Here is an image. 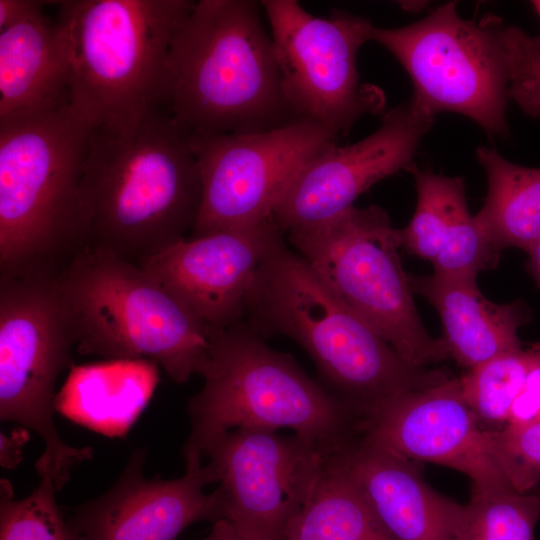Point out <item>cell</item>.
<instances>
[{
    "label": "cell",
    "mask_w": 540,
    "mask_h": 540,
    "mask_svg": "<svg viewBox=\"0 0 540 540\" xmlns=\"http://www.w3.org/2000/svg\"><path fill=\"white\" fill-rule=\"evenodd\" d=\"M87 246L138 263L186 238L202 180L187 134L163 109L125 134L94 130L81 179Z\"/></svg>",
    "instance_id": "cell-1"
},
{
    "label": "cell",
    "mask_w": 540,
    "mask_h": 540,
    "mask_svg": "<svg viewBox=\"0 0 540 540\" xmlns=\"http://www.w3.org/2000/svg\"><path fill=\"white\" fill-rule=\"evenodd\" d=\"M162 108L190 136L272 130L299 118L252 0H201L174 31Z\"/></svg>",
    "instance_id": "cell-2"
},
{
    "label": "cell",
    "mask_w": 540,
    "mask_h": 540,
    "mask_svg": "<svg viewBox=\"0 0 540 540\" xmlns=\"http://www.w3.org/2000/svg\"><path fill=\"white\" fill-rule=\"evenodd\" d=\"M93 131L69 95L0 117V276L55 277L87 246L81 179Z\"/></svg>",
    "instance_id": "cell-3"
},
{
    "label": "cell",
    "mask_w": 540,
    "mask_h": 540,
    "mask_svg": "<svg viewBox=\"0 0 540 540\" xmlns=\"http://www.w3.org/2000/svg\"><path fill=\"white\" fill-rule=\"evenodd\" d=\"M244 316L264 339L283 334L298 343L326 389L361 417L386 398L451 378L446 371L406 361L283 240L258 268Z\"/></svg>",
    "instance_id": "cell-4"
},
{
    "label": "cell",
    "mask_w": 540,
    "mask_h": 540,
    "mask_svg": "<svg viewBox=\"0 0 540 540\" xmlns=\"http://www.w3.org/2000/svg\"><path fill=\"white\" fill-rule=\"evenodd\" d=\"M204 384L189 399L191 427L182 448L186 471L235 428H290L324 455L360 434L361 416L315 382L287 353L269 347L246 321L210 334Z\"/></svg>",
    "instance_id": "cell-5"
},
{
    "label": "cell",
    "mask_w": 540,
    "mask_h": 540,
    "mask_svg": "<svg viewBox=\"0 0 540 540\" xmlns=\"http://www.w3.org/2000/svg\"><path fill=\"white\" fill-rule=\"evenodd\" d=\"M190 0L57 2L69 44V100L94 130L125 134L162 108L172 35Z\"/></svg>",
    "instance_id": "cell-6"
},
{
    "label": "cell",
    "mask_w": 540,
    "mask_h": 540,
    "mask_svg": "<svg viewBox=\"0 0 540 540\" xmlns=\"http://www.w3.org/2000/svg\"><path fill=\"white\" fill-rule=\"evenodd\" d=\"M79 353L144 360L176 383L201 375L210 332L137 263L86 246L54 277Z\"/></svg>",
    "instance_id": "cell-7"
},
{
    "label": "cell",
    "mask_w": 540,
    "mask_h": 540,
    "mask_svg": "<svg viewBox=\"0 0 540 540\" xmlns=\"http://www.w3.org/2000/svg\"><path fill=\"white\" fill-rule=\"evenodd\" d=\"M289 242L335 293L406 361L428 367L447 358L425 329L402 266L400 232L379 206H352L288 231Z\"/></svg>",
    "instance_id": "cell-8"
},
{
    "label": "cell",
    "mask_w": 540,
    "mask_h": 540,
    "mask_svg": "<svg viewBox=\"0 0 540 540\" xmlns=\"http://www.w3.org/2000/svg\"><path fill=\"white\" fill-rule=\"evenodd\" d=\"M74 347L54 277L0 276V418L39 434L45 449L35 469L57 491L75 465L93 456L91 447L67 445L53 419L56 382L71 366Z\"/></svg>",
    "instance_id": "cell-9"
},
{
    "label": "cell",
    "mask_w": 540,
    "mask_h": 540,
    "mask_svg": "<svg viewBox=\"0 0 540 540\" xmlns=\"http://www.w3.org/2000/svg\"><path fill=\"white\" fill-rule=\"evenodd\" d=\"M448 2L423 19L399 28L372 25L369 41L384 46L413 84L411 100L428 114L464 115L490 137L508 132V78L490 29L463 19Z\"/></svg>",
    "instance_id": "cell-10"
},
{
    "label": "cell",
    "mask_w": 540,
    "mask_h": 540,
    "mask_svg": "<svg viewBox=\"0 0 540 540\" xmlns=\"http://www.w3.org/2000/svg\"><path fill=\"white\" fill-rule=\"evenodd\" d=\"M338 136L307 117L263 132L191 136L202 199L190 237L272 218L300 170Z\"/></svg>",
    "instance_id": "cell-11"
},
{
    "label": "cell",
    "mask_w": 540,
    "mask_h": 540,
    "mask_svg": "<svg viewBox=\"0 0 540 540\" xmlns=\"http://www.w3.org/2000/svg\"><path fill=\"white\" fill-rule=\"evenodd\" d=\"M285 97L298 117L311 118L338 137L382 100L360 84L357 54L372 23L335 10L316 17L295 0H264Z\"/></svg>",
    "instance_id": "cell-12"
},
{
    "label": "cell",
    "mask_w": 540,
    "mask_h": 540,
    "mask_svg": "<svg viewBox=\"0 0 540 540\" xmlns=\"http://www.w3.org/2000/svg\"><path fill=\"white\" fill-rule=\"evenodd\" d=\"M325 456L297 434L235 428L206 450L224 519L250 540H284L318 479Z\"/></svg>",
    "instance_id": "cell-13"
},
{
    "label": "cell",
    "mask_w": 540,
    "mask_h": 540,
    "mask_svg": "<svg viewBox=\"0 0 540 540\" xmlns=\"http://www.w3.org/2000/svg\"><path fill=\"white\" fill-rule=\"evenodd\" d=\"M359 438L414 461L455 469L472 480V488L510 487L495 462L490 429L465 402L459 378L378 402L363 416Z\"/></svg>",
    "instance_id": "cell-14"
},
{
    "label": "cell",
    "mask_w": 540,
    "mask_h": 540,
    "mask_svg": "<svg viewBox=\"0 0 540 540\" xmlns=\"http://www.w3.org/2000/svg\"><path fill=\"white\" fill-rule=\"evenodd\" d=\"M433 123L434 116L410 99L384 114L379 128L364 139L328 146L300 170L274 209L272 220L284 233L352 207L378 181L409 170Z\"/></svg>",
    "instance_id": "cell-15"
},
{
    "label": "cell",
    "mask_w": 540,
    "mask_h": 540,
    "mask_svg": "<svg viewBox=\"0 0 540 540\" xmlns=\"http://www.w3.org/2000/svg\"><path fill=\"white\" fill-rule=\"evenodd\" d=\"M282 240L283 232L271 218L250 227L186 237L137 264L211 334L244 317L254 276Z\"/></svg>",
    "instance_id": "cell-16"
},
{
    "label": "cell",
    "mask_w": 540,
    "mask_h": 540,
    "mask_svg": "<svg viewBox=\"0 0 540 540\" xmlns=\"http://www.w3.org/2000/svg\"><path fill=\"white\" fill-rule=\"evenodd\" d=\"M146 451L137 449L105 493L78 506L69 523L84 540H175L189 525L224 519L222 495L206 464L176 479H147Z\"/></svg>",
    "instance_id": "cell-17"
},
{
    "label": "cell",
    "mask_w": 540,
    "mask_h": 540,
    "mask_svg": "<svg viewBox=\"0 0 540 540\" xmlns=\"http://www.w3.org/2000/svg\"><path fill=\"white\" fill-rule=\"evenodd\" d=\"M332 455L394 540H455L465 505L431 488L417 461L359 437Z\"/></svg>",
    "instance_id": "cell-18"
},
{
    "label": "cell",
    "mask_w": 540,
    "mask_h": 540,
    "mask_svg": "<svg viewBox=\"0 0 540 540\" xmlns=\"http://www.w3.org/2000/svg\"><path fill=\"white\" fill-rule=\"evenodd\" d=\"M417 204L409 224L399 229L401 246L429 260L434 272L475 278L492 269L498 250L469 212L464 180L447 177L413 164Z\"/></svg>",
    "instance_id": "cell-19"
},
{
    "label": "cell",
    "mask_w": 540,
    "mask_h": 540,
    "mask_svg": "<svg viewBox=\"0 0 540 540\" xmlns=\"http://www.w3.org/2000/svg\"><path fill=\"white\" fill-rule=\"evenodd\" d=\"M410 283L439 313L448 355L460 366L469 370L522 348L518 330L530 319L522 302L497 304L488 300L475 278L434 272L410 276Z\"/></svg>",
    "instance_id": "cell-20"
},
{
    "label": "cell",
    "mask_w": 540,
    "mask_h": 540,
    "mask_svg": "<svg viewBox=\"0 0 540 540\" xmlns=\"http://www.w3.org/2000/svg\"><path fill=\"white\" fill-rule=\"evenodd\" d=\"M41 2L0 30V117L39 108L69 95V44L63 23Z\"/></svg>",
    "instance_id": "cell-21"
},
{
    "label": "cell",
    "mask_w": 540,
    "mask_h": 540,
    "mask_svg": "<svg viewBox=\"0 0 540 540\" xmlns=\"http://www.w3.org/2000/svg\"><path fill=\"white\" fill-rule=\"evenodd\" d=\"M476 156L488 184L478 224L498 250H528L540 241V169L512 163L489 147H478Z\"/></svg>",
    "instance_id": "cell-22"
},
{
    "label": "cell",
    "mask_w": 540,
    "mask_h": 540,
    "mask_svg": "<svg viewBox=\"0 0 540 540\" xmlns=\"http://www.w3.org/2000/svg\"><path fill=\"white\" fill-rule=\"evenodd\" d=\"M284 540H394L363 494L331 454Z\"/></svg>",
    "instance_id": "cell-23"
},
{
    "label": "cell",
    "mask_w": 540,
    "mask_h": 540,
    "mask_svg": "<svg viewBox=\"0 0 540 540\" xmlns=\"http://www.w3.org/2000/svg\"><path fill=\"white\" fill-rule=\"evenodd\" d=\"M540 492L472 488L455 540H535Z\"/></svg>",
    "instance_id": "cell-24"
},
{
    "label": "cell",
    "mask_w": 540,
    "mask_h": 540,
    "mask_svg": "<svg viewBox=\"0 0 540 540\" xmlns=\"http://www.w3.org/2000/svg\"><path fill=\"white\" fill-rule=\"evenodd\" d=\"M537 356V344L499 355L460 380L463 398L480 422L506 424L511 405Z\"/></svg>",
    "instance_id": "cell-25"
},
{
    "label": "cell",
    "mask_w": 540,
    "mask_h": 540,
    "mask_svg": "<svg viewBox=\"0 0 540 540\" xmlns=\"http://www.w3.org/2000/svg\"><path fill=\"white\" fill-rule=\"evenodd\" d=\"M54 482L41 478L31 494L16 500L11 483L0 482V540H84L63 517Z\"/></svg>",
    "instance_id": "cell-26"
},
{
    "label": "cell",
    "mask_w": 540,
    "mask_h": 540,
    "mask_svg": "<svg viewBox=\"0 0 540 540\" xmlns=\"http://www.w3.org/2000/svg\"><path fill=\"white\" fill-rule=\"evenodd\" d=\"M484 21L499 47L508 78V97L525 114L540 117V40L496 16Z\"/></svg>",
    "instance_id": "cell-27"
},
{
    "label": "cell",
    "mask_w": 540,
    "mask_h": 540,
    "mask_svg": "<svg viewBox=\"0 0 540 540\" xmlns=\"http://www.w3.org/2000/svg\"><path fill=\"white\" fill-rule=\"evenodd\" d=\"M495 462L506 483L526 493L540 482V422L490 429Z\"/></svg>",
    "instance_id": "cell-28"
},
{
    "label": "cell",
    "mask_w": 540,
    "mask_h": 540,
    "mask_svg": "<svg viewBox=\"0 0 540 540\" xmlns=\"http://www.w3.org/2000/svg\"><path fill=\"white\" fill-rule=\"evenodd\" d=\"M540 422V344L537 356L509 411L505 425L526 426Z\"/></svg>",
    "instance_id": "cell-29"
},
{
    "label": "cell",
    "mask_w": 540,
    "mask_h": 540,
    "mask_svg": "<svg viewBox=\"0 0 540 540\" xmlns=\"http://www.w3.org/2000/svg\"><path fill=\"white\" fill-rule=\"evenodd\" d=\"M28 440V432L25 428L14 431L10 436L1 433V466L6 469L16 467L22 457V448Z\"/></svg>",
    "instance_id": "cell-30"
},
{
    "label": "cell",
    "mask_w": 540,
    "mask_h": 540,
    "mask_svg": "<svg viewBox=\"0 0 540 540\" xmlns=\"http://www.w3.org/2000/svg\"><path fill=\"white\" fill-rule=\"evenodd\" d=\"M42 1L0 0V30L30 14Z\"/></svg>",
    "instance_id": "cell-31"
},
{
    "label": "cell",
    "mask_w": 540,
    "mask_h": 540,
    "mask_svg": "<svg viewBox=\"0 0 540 540\" xmlns=\"http://www.w3.org/2000/svg\"><path fill=\"white\" fill-rule=\"evenodd\" d=\"M202 540H250L225 519L214 522L210 533Z\"/></svg>",
    "instance_id": "cell-32"
},
{
    "label": "cell",
    "mask_w": 540,
    "mask_h": 540,
    "mask_svg": "<svg viewBox=\"0 0 540 540\" xmlns=\"http://www.w3.org/2000/svg\"><path fill=\"white\" fill-rule=\"evenodd\" d=\"M526 252L529 256V270L540 286V241L531 246Z\"/></svg>",
    "instance_id": "cell-33"
},
{
    "label": "cell",
    "mask_w": 540,
    "mask_h": 540,
    "mask_svg": "<svg viewBox=\"0 0 540 540\" xmlns=\"http://www.w3.org/2000/svg\"><path fill=\"white\" fill-rule=\"evenodd\" d=\"M532 5L540 18V0L532 1ZM538 39L540 40V36H538Z\"/></svg>",
    "instance_id": "cell-34"
}]
</instances>
